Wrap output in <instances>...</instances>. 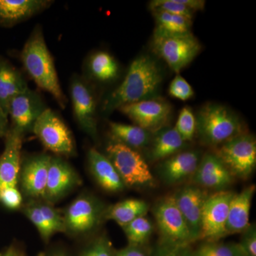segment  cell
I'll return each mask as SVG.
<instances>
[{"mask_svg":"<svg viewBox=\"0 0 256 256\" xmlns=\"http://www.w3.org/2000/svg\"><path fill=\"white\" fill-rule=\"evenodd\" d=\"M162 78L161 68L152 57H138L130 66L122 84L106 98L104 112H112L128 104L156 98Z\"/></svg>","mask_w":256,"mask_h":256,"instance_id":"1","label":"cell"},{"mask_svg":"<svg viewBox=\"0 0 256 256\" xmlns=\"http://www.w3.org/2000/svg\"><path fill=\"white\" fill-rule=\"evenodd\" d=\"M24 67L40 88L50 92L65 108L66 98L60 87L53 58L40 28H36L25 44L21 54Z\"/></svg>","mask_w":256,"mask_h":256,"instance_id":"2","label":"cell"},{"mask_svg":"<svg viewBox=\"0 0 256 256\" xmlns=\"http://www.w3.org/2000/svg\"><path fill=\"white\" fill-rule=\"evenodd\" d=\"M196 132L204 142L220 146L244 134L242 121L228 108L220 104L204 106L196 118Z\"/></svg>","mask_w":256,"mask_h":256,"instance_id":"3","label":"cell"},{"mask_svg":"<svg viewBox=\"0 0 256 256\" xmlns=\"http://www.w3.org/2000/svg\"><path fill=\"white\" fill-rule=\"evenodd\" d=\"M152 47L153 52L176 74L191 63L202 50L201 44L192 32L169 34L156 30Z\"/></svg>","mask_w":256,"mask_h":256,"instance_id":"4","label":"cell"},{"mask_svg":"<svg viewBox=\"0 0 256 256\" xmlns=\"http://www.w3.org/2000/svg\"><path fill=\"white\" fill-rule=\"evenodd\" d=\"M161 236L162 252L190 246L194 242L186 222L175 202L174 195L160 200L153 210Z\"/></svg>","mask_w":256,"mask_h":256,"instance_id":"5","label":"cell"},{"mask_svg":"<svg viewBox=\"0 0 256 256\" xmlns=\"http://www.w3.org/2000/svg\"><path fill=\"white\" fill-rule=\"evenodd\" d=\"M106 152L126 186L146 188L154 185V178L148 163L136 150L114 141L108 146Z\"/></svg>","mask_w":256,"mask_h":256,"instance_id":"6","label":"cell"},{"mask_svg":"<svg viewBox=\"0 0 256 256\" xmlns=\"http://www.w3.org/2000/svg\"><path fill=\"white\" fill-rule=\"evenodd\" d=\"M215 154L234 176L247 178L256 168L255 138L244 133L218 146Z\"/></svg>","mask_w":256,"mask_h":256,"instance_id":"7","label":"cell"},{"mask_svg":"<svg viewBox=\"0 0 256 256\" xmlns=\"http://www.w3.org/2000/svg\"><path fill=\"white\" fill-rule=\"evenodd\" d=\"M32 130L46 149L60 156H70L75 152L72 132L62 119L46 108L34 124Z\"/></svg>","mask_w":256,"mask_h":256,"instance_id":"8","label":"cell"},{"mask_svg":"<svg viewBox=\"0 0 256 256\" xmlns=\"http://www.w3.org/2000/svg\"><path fill=\"white\" fill-rule=\"evenodd\" d=\"M234 192L218 191L210 195L202 212L200 238L207 242H220L227 236L229 204Z\"/></svg>","mask_w":256,"mask_h":256,"instance_id":"9","label":"cell"},{"mask_svg":"<svg viewBox=\"0 0 256 256\" xmlns=\"http://www.w3.org/2000/svg\"><path fill=\"white\" fill-rule=\"evenodd\" d=\"M104 213L105 210L94 198L78 197L72 202L64 215L66 232L74 234L88 233L98 225L104 218Z\"/></svg>","mask_w":256,"mask_h":256,"instance_id":"10","label":"cell"},{"mask_svg":"<svg viewBox=\"0 0 256 256\" xmlns=\"http://www.w3.org/2000/svg\"><path fill=\"white\" fill-rule=\"evenodd\" d=\"M119 110L136 126L151 132L162 128L169 118L171 107L165 101L152 98L122 106Z\"/></svg>","mask_w":256,"mask_h":256,"instance_id":"11","label":"cell"},{"mask_svg":"<svg viewBox=\"0 0 256 256\" xmlns=\"http://www.w3.org/2000/svg\"><path fill=\"white\" fill-rule=\"evenodd\" d=\"M208 196V192L194 185L185 186L174 195L176 206L194 242L200 238L202 212Z\"/></svg>","mask_w":256,"mask_h":256,"instance_id":"12","label":"cell"},{"mask_svg":"<svg viewBox=\"0 0 256 256\" xmlns=\"http://www.w3.org/2000/svg\"><path fill=\"white\" fill-rule=\"evenodd\" d=\"M23 132L14 127L6 134V142L0 156V192L6 188H16L21 164Z\"/></svg>","mask_w":256,"mask_h":256,"instance_id":"13","label":"cell"},{"mask_svg":"<svg viewBox=\"0 0 256 256\" xmlns=\"http://www.w3.org/2000/svg\"><path fill=\"white\" fill-rule=\"evenodd\" d=\"M46 108L40 96L28 88L13 98L8 108V117L12 121V127L24 133L32 130L37 118Z\"/></svg>","mask_w":256,"mask_h":256,"instance_id":"14","label":"cell"},{"mask_svg":"<svg viewBox=\"0 0 256 256\" xmlns=\"http://www.w3.org/2000/svg\"><path fill=\"white\" fill-rule=\"evenodd\" d=\"M79 184L80 178L68 163L60 158H50L45 192L46 201H58Z\"/></svg>","mask_w":256,"mask_h":256,"instance_id":"15","label":"cell"},{"mask_svg":"<svg viewBox=\"0 0 256 256\" xmlns=\"http://www.w3.org/2000/svg\"><path fill=\"white\" fill-rule=\"evenodd\" d=\"M192 178L196 184L224 191L233 182L234 176L215 154H206L200 160Z\"/></svg>","mask_w":256,"mask_h":256,"instance_id":"16","label":"cell"},{"mask_svg":"<svg viewBox=\"0 0 256 256\" xmlns=\"http://www.w3.org/2000/svg\"><path fill=\"white\" fill-rule=\"evenodd\" d=\"M74 116L82 129L96 137L97 134L96 102L89 88L79 79H74L70 87Z\"/></svg>","mask_w":256,"mask_h":256,"instance_id":"17","label":"cell"},{"mask_svg":"<svg viewBox=\"0 0 256 256\" xmlns=\"http://www.w3.org/2000/svg\"><path fill=\"white\" fill-rule=\"evenodd\" d=\"M200 162L197 152H181L163 160L158 172L166 184H176L193 176Z\"/></svg>","mask_w":256,"mask_h":256,"instance_id":"18","label":"cell"},{"mask_svg":"<svg viewBox=\"0 0 256 256\" xmlns=\"http://www.w3.org/2000/svg\"><path fill=\"white\" fill-rule=\"evenodd\" d=\"M50 160V156H40L32 158L25 164L21 173V182L28 196L44 198Z\"/></svg>","mask_w":256,"mask_h":256,"instance_id":"19","label":"cell"},{"mask_svg":"<svg viewBox=\"0 0 256 256\" xmlns=\"http://www.w3.org/2000/svg\"><path fill=\"white\" fill-rule=\"evenodd\" d=\"M255 192V185H250L240 193H234L229 204L226 224L228 235L242 233L250 225V207Z\"/></svg>","mask_w":256,"mask_h":256,"instance_id":"20","label":"cell"},{"mask_svg":"<svg viewBox=\"0 0 256 256\" xmlns=\"http://www.w3.org/2000/svg\"><path fill=\"white\" fill-rule=\"evenodd\" d=\"M88 160L92 174L101 188L114 193L124 190L126 185L124 181L107 156L95 148H92L88 152Z\"/></svg>","mask_w":256,"mask_h":256,"instance_id":"21","label":"cell"},{"mask_svg":"<svg viewBox=\"0 0 256 256\" xmlns=\"http://www.w3.org/2000/svg\"><path fill=\"white\" fill-rule=\"evenodd\" d=\"M52 2L46 0H0V24L8 26L20 22Z\"/></svg>","mask_w":256,"mask_h":256,"instance_id":"22","label":"cell"},{"mask_svg":"<svg viewBox=\"0 0 256 256\" xmlns=\"http://www.w3.org/2000/svg\"><path fill=\"white\" fill-rule=\"evenodd\" d=\"M28 88L22 74L8 62L0 60V108L6 116L13 98Z\"/></svg>","mask_w":256,"mask_h":256,"instance_id":"23","label":"cell"},{"mask_svg":"<svg viewBox=\"0 0 256 256\" xmlns=\"http://www.w3.org/2000/svg\"><path fill=\"white\" fill-rule=\"evenodd\" d=\"M150 158L152 161H161L178 153L185 142L174 128L163 127L154 132L152 138Z\"/></svg>","mask_w":256,"mask_h":256,"instance_id":"24","label":"cell"},{"mask_svg":"<svg viewBox=\"0 0 256 256\" xmlns=\"http://www.w3.org/2000/svg\"><path fill=\"white\" fill-rule=\"evenodd\" d=\"M149 210L146 202L140 200L130 198L109 207L105 210L104 218L112 220L124 227L133 220L144 216Z\"/></svg>","mask_w":256,"mask_h":256,"instance_id":"25","label":"cell"},{"mask_svg":"<svg viewBox=\"0 0 256 256\" xmlns=\"http://www.w3.org/2000/svg\"><path fill=\"white\" fill-rule=\"evenodd\" d=\"M111 136L114 142L132 149H140L151 142V132L137 126L110 122Z\"/></svg>","mask_w":256,"mask_h":256,"instance_id":"26","label":"cell"},{"mask_svg":"<svg viewBox=\"0 0 256 256\" xmlns=\"http://www.w3.org/2000/svg\"><path fill=\"white\" fill-rule=\"evenodd\" d=\"M92 75L100 82H109L117 77L118 64L109 54L100 52L95 54L89 62Z\"/></svg>","mask_w":256,"mask_h":256,"instance_id":"27","label":"cell"},{"mask_svg":"<svg viewBox=\"0 0 256 256\" xmlns=\"http://www.w3.org/2000/svg\"><path fill=\"white\" fill-rule=\"evenodd\" d=\"M158 31L169 34H186L191 32L192 20L184 16L170 14L163 11H152Z\"/></svg>","mask_w":256,"mask_h":256,"instance_id":"28","label":"cell"},{"mask_svg":"<svg viewBox=\"0 0 256 256\" xmlns=\"http://www.w3.org/2000/svg\"><path fill=\"white\" fill-rule=\"evenodd\" d=\"M129 245L143 246L149 240L153 232L150 220L144 216L139 217L122 227Z\"/></svg>","mask_w":256,"mask_h":256,"instance_id":"29","label":"cell"},{"mask_svg":"<svg viewBox=\"0 0 256 256\" xmlns=\"http://www.w3.org/2000/svg\"><path fill=\"white\" fill-rule=\"evenodd\" d=\"M193 256H246L238 244L235 242H207L202 244Z\"/></svg>","mask_w":256,"mask_h":256,"instance_id":"30","label":"cell"},{"mask_svg":"<svg viewBox=\"0 0 256 256\" xmlns=\"http://www.w3.org/2000/svg\"><path fill=\"white\" fill-rule=\"evenodd\" d=\"M174 128L185 142L193 140L196 132V117L188 106L180 111Z\"/></svg>","mask_w":256,"mask_h":256,"instance_id":"31","label":"cell"},{"mask_svg":"<svg viewBox=\"0 0 256 256\" xmlns=\"http://www.w3.org/2000/svg\"><path fill=\"white\" fill-rule=\"evenodd\" d=\"M24 213L28 220H31L32 223L36 226L44 240L47 242L50 236L54 234L52 232L48 224L47 223L46 218L42 214L40 206H38V204H28L24 208Z\"/></svg>","mask_w":256,"mask_h":256,"instance_id":"32","label":"cell"},{"mask_svg":"<svg viewBox=\"0 0 256 256\" xmlns=\"http://www.w3.org/2000/svg\"><path fill=\"white\" fill-rule=\"evenodd\" d=\"M152 11H163L170 14L184 16L190 20L193 18V10L188 9L180 0H154L150 3Z\"/></svg>","mask_w":256,"mask_h":256,"instance_id":"33","label":"cell"},{"mask_svg":"<svg viewBox=\"0 0 256 256\" xmlns=\"http://www.w3.org/2000/svg\"><path fill=\"white\" fill-rule=\"evenodd\" d=\"M38 206L54 234L66 232L64 216L58 210L50 204H38Z\"/></svg>","mask_w":256,"mask_h":256,"instance_id":"34","label":"cell"},{"mask_svg":"<svg viewBox=\"0 0 256 256\" xmlns=\"http://www.w3.org/2000/svg\"><path fill=\"white\" fill-rule=\"evenodd\" d=\"M170 96L180 100L185 101L193 97L194 92L190 84L180 74L170 84L169 88Z\"/></svg>","mask_w":256,"mask_h":256,"instance_id":"35","label":"cell"},{"mask_svg":"<svg viewBox=\"0 0 256 256\" xmlns=\"http://www.w3.org/2000/svg\"><path fill=\"white\" fill-rule=\"evenodd\" d=\"M110 240L102 236L96 239L82 252V256H114Z\"/></svg>","mask_w":256,"mask_h":256,"instance_id":"36","label":"cell"},{"mask_svg":"<svg viewBox=\"0 0 256 256\" xmlns=\"http://www.w3.org/2000/svg\"><path fill=\"white\" fill-rule=\"evenodd\" d=\"M239 246L246 256H256V228L255 224H250L242 232Z\"/></svg>","mask_w":256,"mask_h":256,"instance_id":"37","label":"cell"},{"mask_svg":"<svg viewBox=\"0 0 256 256\" xmlns=\"http://www.w3.org/2000/svg\"><path fill=\"white\" fill-rule=\"evenodd\" d=\"M0 202L10 210H18L22 204V196L18 188H10L0 192Z\"/></svg>","mask_w":256,"mask_h":256,"instance_id":"38","label":"cell"},{"mask_svg":"<svg viewBox=\"0 0 256 256\" xmlns=\"http://www.w3.org/2000/svg\"><path fill=\"white\" fill-rule=\"evenodd\" d=\"M114 256H148V254L143 246L128 245L121 250L114 252Z\"/></svg>","mask_w":256,"mask_h":256,"instance_id":"39","label":"cell"},{"mask_svg":"<svg viewBox=\"0 0 256 256\" xmlns=\"http://www.w3.org/2000/svg\"><path fill=\"white\" fill-rule=\"evenodd\" d=\"M162 254V256H193V252L190 246H185L164 252Z\"/></svg>","mask_w":256,"mask_h":256,"instance_id":"40","label":"cell"},{"mask_svg":"<svg viewBox=\"0 0 256 256\" xmlns=\"http://www.w3.org/2000/svg\"><path fill=\"white\" fill-rule=\"evenodd\" d=\"M9 128H8V116L3 112L0 108V137H4L8 134Z\"/></svg>","mask_w":256,"mask_h":256,"instance_id":"41","label":"cell"},{"mask_svg":"<svg viewBox=\"0 0 256 256\" xmlns=\"http://www.w3.org/2000/svg\"><path fill=\"white\" fill-rule=\"evenodd\" d=\"M0 256H24V255L18 249L12 246L4 252H0Z\"/></svg>","mask_w":256,"mask_h":256,"instance_id":"42","label":"cell"},{"mask_svg":"<svg viewBox=\"0 0 256 256\" xmlns=\"http://www.w3.org/2000/svg\"><path fill=\"white\" fill-rule=\"evenodd\" d=\"M54 256H65L62 255V254H57V255H56Z\"/></svg>","mask_w":256,"mask_h":256,"instance_id":"43","label":"cell"}]
</instances>
